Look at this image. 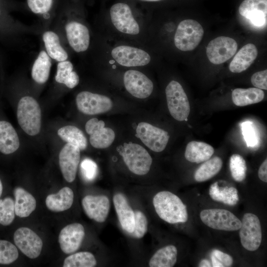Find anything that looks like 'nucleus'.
Segmentation results:
<instances>
[{"label": "nucleus", "mask_w": 267, "mask_h": 267, "mask_svg": "<svg viewBox=\"0 0 267 267\" xmlns=\"http://www.w3.org/2000/svg\"><path fill=\"white\" fill-rule=\"evenodd\" d=\"M239 12L254 27L264 28L267 21V0H244L239 7Z\"/></svg>", "instance_id": "19"}, {"label": "nucleus", "mask_w": 267, "mask_h": 267, "mask_svg": "<svg viewBox=\"0 0 267 267\" xmlns=\"http://www.w3.org/2000/svg\"><path fill=\"white\" fill-rule=\"evenodd\" d=\"M211 254L222 265L223 267H230L233 263V259L231 256L219 250H214Z\"/></svg>", "instance_id": "44"}, {"label": "nucleus", "mask_w": 267, "mask_h": 267, "mask_svg": "<svg viewBox=\"0 0 267 267\" xmlns=\"http://www.w3.org/2000/svg\"><path fill=\"white\" fill-rule=\"evenodd\" d=\"M70 45L76 52L86 51L89 44V33L87 27L77 22H70L65 26Z\"/></svg>", "instance_id": "21"}, {"label": "nucleus", "mask_w": 267, "mask_h": 267, "mask_svg": "<svg viewBox=\"0 0 267 267\" xmlns=\"http://www.w3.org/2000/svg\"><path fill=\"white\" fill-rule=\"evenodd\" d=\"M112 22L121 32L136 35L139 32V27L134 19L129 6L124 3H117L110 10Z\"/></svg>", "instance_id": "12"}, {"label": "nucleus", "mask_w": 267, "mask_h": 267, "mask_svg": "<svg viewBox=\"0 0 267 267\" xmlns=\"http://www.w3.org/2000/svg\"><path fill=\"white\" fill-rule=\"evenodd\" d=\"M237 49V44L233 39L221 36L209 43L206 47V54L211 63L220 64L231 58Z\"/></svg>", "instance_id": "10"}, {"label": "nucleus", "mask_w": 267, "mask_h": 267, "mask_svg": "<svg viewBox=\"0 0 267 267\" xmlns=\"http://www.w3.org/2000/svg\"><path fill=\"white\" fill-rule=\"evenodd\" d=\"M27 3L33 12L44 14L50 10L52 0H27Z\"/></svg>", "instance_id": "42"}, {"label": "nucleus", "mask_w": 267, "mask_h": 267, "mask_svg": "<svg viewBox=\"0 0 267 267\" xmlns=\"http://www.w3.org/2000/svg\"><path fill=\"white\" fill-rule=\"evenodd\" d=\"M73 69V65L70 61L65 60L59 62L57 66L55 81L64 84L69 88H75L79 83V77Z\"/></svg>", "instance_id": "32"}, {"label": "nucleus", "mask_w": 267, "mask_h": 267, "mask_svg": "<svg viewBox=\"0 0 267 267\" xmlns=\"http://www.w3.org/2000/svg\"><path fill=\"white\" fill-rule=\"evenodd\" d=\"M222 161L221 158L214 157L205 161L195 171L194 178L198 182L206 181L216 175L221 170Z\"/></svg>", "instance_id": "34"}, {"label": "nucleus", "mask_w": 267, "mask_h": 267, "mask_svg": "<svg viewBox=\"0 0 267 267\" xmlns=\"http://www.w3.org/2000/svg\"><path fill=\"white\" fill-rule=\"evenodd\" d=\"M229 168L231 176L235 181L241 182L245 178L247 167L242 156L237 154L231 155L229 161Z\"/></svg>", "instance_id": "37"}, {"label": "nucleus", "mask_w": 267, "mask_h": 267, "mask_svg": "<svg viewBox=\"0 0 267 267\" xmlns=\"http://www.w3.org/2000/svg\"><path fill=\"white\" fill-rule=\"evenodd\" d=\"M97 264L95 256L90 252L83 251L74 253L66 257L64 267H93Z\"/></svg>", "instance_id": "35"}, {"label": "nucleus", "mask_w": 267, "mask_h": 267, "mask_svg": "<svg viewBox=\"0 0 267 267\" xmlns=\"http://www.w3.org/2000/svg\"><path fill=\"white\" fill-rule=\"evenodd\" d=\"M241 128L248 147H256L259 142V134L253 123L249 121H244Z\"/></svg>", "instance_id": "39"}, {"label": "nucleus", "mask_w": 267, "mask_h": 267, "mask_svg": "<svg viewBox=\"0 0 267 267\" xmlns=\"http://www.w3.org/2000/svg\"><path fill=\"white\" fill-rule=\"evenodd\" d=\"M15 215L20 218L28 217L36 208L35 197L27 191L20 187L14 190Z\"/></svg>", "instance_id": "25"}, {"label": "nucleus", "mask_w": 267, "mask_h": 267, "mask_svg": "<svg viewBox=\"0 0 267 267\" xmlns=\"http://www.w3.org/2000/svg\"><path fill=\"white\" fill-rule=\"evenodd\" d=\"M259 178L264 182H267V159L263 162L258 171Z\"/></svg>", "instance_id": "45"}, {"label": "nucleus", "mask_w": 267, "mask_h": 267, "mask_svg": "<svg viewBox=\"0 0 267 267\" xmlns=\"http://www.w3.org/2000/svg\"><path fill=\"white\" fill-rule=\"evenodd\" d=\"M111 55L118 63L126 67L144 66L151 60L149 54L144 50L127 45L115 47Z\"/></svg>", "instance_id": "13"}, {"label": "nucleus", "mask_w": 267, "mask_h": 267, "mask_svg": "<svg viewBox=\"0 0 267 267\" xmlns=\"http://www.w3.org/2000/svg\"><path fill=\"white\" fill-rule=\"evenodd\" d=\"M153 204L158 216L168 223L185 222L188 220L186 206L177 195L171 192H158L153 198Z\"/></svg>", "instance_id": "1"}, {"label": "nucleus", "mask_w": 267, "mask_h": 267, "mask_svg": "<svg viewBox=\"0 0 267 267\" xmlns=\"http://www.w3.org/2000/svg\"><path fill=\"white\" fill-rule=\"evenodd\" d=\"M40 106L33 97L26 96L19 101L17 108L18 123L24 132L31 136L38 134L41 128Z\"/></svg>", "instance_id": "2"}, {"label": "nucleus", "mask_w": 267, "mask_h": 267, "mask_svg": "<svg viewBox=\"0 0 267 267\" xmlns=\"http://www.w3.org/2000/svg\"><path fill=\"white\" fill-rule=\"evenodd\" d=\"M200 217L205 225L215 229L236 231L241 225V221L236 216L224 209L203 210L200 212Z\"/></svg>", "instance_id": "6"}, {"label": "nucleus", "mask_w": 267, "mask_h": 267, "mask_svg": "<svg viewBox=\"0 0 267 267\" xmlns=\"http://www.w3.org/2000/svg\"><path fill=\"white\" fill-rule=\"evenodd\" d=\"M214 153V148L211 145L204 142L192 141L186 145L184 156L190 162L200 163L210 159Z\"/></svg>", "instance_id": "26"}, {"label": "nucleus", "mask_w": 267, "mask_h": 267, "mask_svg": "<svg viewBox=\"0 0 267 267\" xmlns=\"http://www.w3.org/2000/svg\"><path fill=\"white\" fill-rule=\"evenodd\" d=\"M113 202L122 228L127 232L131 234L134 228V211L123 193L115 194L113 197Z\"/></svg>", "instance_id": "20"}, {"label": "nucleus", "mask_w": 267, "mask_h": 267, "mask_svg": "<svg viewBox=\"0 0 267 267\" xmlns=\"http://www.w3.org/2000/svg\"><path fill=\"white\" fill-rule=\"evenodd\" d=\"M148 0V1H158L159 0Z\"/></svg>", "instance_id": "49"}, {"label": "nucleus", "mask_w": 267, "mask_h": 267, "mask_svg": "<svg viewBox=\"0 0 267 267\" xmlns=\"http://www.w3.org/2000/svg\"><path fill=\"white\" fill-rule=\"evenodd\" d=\"M267 70L257 72L251 77L252 85L261 89H267Z\"/></svg>", "instance_id": "43"}, {"label": "nucleus", "mask_w": 267, "mask_h": 267, "mask_svg": "<svg viewBox=\"0 0 267 267\" xmlns=\"http://www.w3.org/2000/svg\"><path fill=\"white\" fill-rule=\"evenodd\" d=\"M211 260L212 263V267H223L222 265L220 263L215 257L211 254Z\"/></svg>", "instance_id": "46"}, {"label": "nucleus", "mask_w": 267, "mask_h": 267, "mask_svg": "<svg viewBox=\"0 0 267 267\" xmlns=\"http://www.w3.org/2000/svg\"><path fill=\"white\" fill-rule=\"evenodd\" d=\"M203 35V28L198 22L186 19L178 24L174 36V43L180 50L191 51L198 45Z\"/></svg>", "instance_id": "4"}, {"label": "nucleus", "mask_w": 267, "mask_h": 267, "mask_svg": "<svg viewBox=\"0 0 267 267\" xmlns=\"http://www.w3.org/2000/svg\"><path fill=\"white\" fill-rule=\"evenodd\" d=\"M2 184L1 181V180L0 179V197L1 195L2 192Z\"/></svg>", "instance_id": "48"}, {"label": "nucleus", "mask_w": 267, "mask_h": 267, "mask_svg": "<svg viewBox=\"0 0 267 267\" xmlns=\"http://www.w3.org/2000/svg\"><path fill=\"white\" fill-rule=\"evenodd\" d=\"M14 201L10 197L0 199V224L10 225L15 218Z\"/></svg>", "instance_id": "36"}, {"label": "nucleus", "mask_w": 267, "mask_h": 267, "mask_svg": "<svg viewBox=\"0 0 267 267\" xmlns=\"http://www.w3.org/2000/svg\"><path fill=\"white\" fill-rule=\"evenodd\" d=\"M86 132L89 135L91 145L96 148H106L111 145L115 139L114 132L105 127V123L96 118L89 120L86 124Z\"/></svg>", "instance_id": "15"}, {"label": "nucleus", "mask_w": 267, "mask_h": 267, "mask_svg": "<svg viewBox=\"0 0 267 267\" xmlns=\"http://www.w3.org/2000/svg\"><path fill=\"white\" fill-rule=\"evenodd\" d=\"M59 137L67 143L78 147L80 150L85 149L88 145L87 139L83 132L74 126H66L57 131Z\"/></svg>", "instance_id": "31"}, {"label": "nucleus", "mask_w": 267, "mask_h": 267, "mask_svg": "<svg viewBox=\"0 0 267 267\" xmlns=\"http://www.w3.org/2000/svg\"><path fill=\"white\" fill-rule=\"evenodd\" d=\"M198 267H212L210 262L206 259H203L199 263Z\"/></svg>", "instance_id": "47"}, {"label": "nucleus", "mask_w": 267, "mask_h": 267, "mask_svg": "<svg viewBox=\"0 0 267 267\" xmlns=\"http://www.w3.org/2000/svg\"><path fill=\"white\" fill-rule=\"evenodd\" d=\"M80 161V149L77 146L66 143L59 154V164L64 179L68 182H73L76 177Z\"/></svg>", "instance_id": "18"}, {"label": "nucleus", "mask_w": 267, "mask_h": 267, "mask_svg": "<svg viewBox=\"0 0 267 267\" xmlns=\"http://www.w3.org/2000/svg\"><path fill=\"white\" fill-rule=\"evenodd\" d=\"M209 195L215 201L234 206L239 200L238 191L233 187L220 188L218 182L213 183L209 188Z\"/></svg>", "instance_id": "33"}, {"label": "nucleus", "mask_w": 267, "mask_h": 267, "mask_svg": "<svg viewBox=\"0 0 267 267\" xmlns=\"http://www.w3.org/2000/svg\"><path fill=\"white\" fill-rule=\"evenodd\" d=\"M117 151L124 163L133 173L143 176L150 171L152 159L148 151L141 145L132 142L124 143Z\"/></svg>", "instance_id": "3"}, {"label": "nucleus", "mask_w": 267, "mask_h": 267, "mask_svg": "<svg viewBox=\"0 0 267 267\" xmlns=\"http://www.w3.org/2000/svg\"><path fill=\"white\" fill-rule=\"evenodd\" d=\"M17 132L7 121L0 120V152L4 154L15 152L19 147Z\"/></svg>", "instance_id": "23"}, {"label": "nucleus", "mask_w": 267, "mask_h": 267, "mask_svg": "<svg viewBox=\"0 0 267 267\" xmlns=\"http://www.w3.org/2000/svg\"><path fill=\"white\" fill-rule=\"evenodd\" d=\"M76 102L81 112L90 115L107 112L113 106V102L108 97L87 91L79 93Z\"/></svg>", "instance_id": "8"}, {"label": "nucleus", "mask_w": 267, "mask_h": 267, "mask_svg": "<svg viewBox=\"0 0 267 267\" xmlns=\"http://www.w3.org/2000/svg\"><path fill=\"white\" fill-rule=\"evenodd\" d=\"M13 240L20 250L30 259L38 258L43 248V241L31 229L26 227L18 228L14 232Z\"/></svg>", "instance_id": "11"}, {"label": "nucleus", "mask_w": 267, "mask_h": 267, "mask_svg": "<svg viewBox=\"0 0 267 267\" xmlns=\"http://www.w3.org/2000/svg\"><path fill=\"white\" fill-rule=\"evenodd\" d=\"M85 235V228L80 223L75 222L65 226L58 236L61 250L67 254L75 252L80 247Z\"/></svg>", "instance_id": "16"}, {"label": "nucleus", "mask_w": 267, "mask_h": 267, "mask_svg": "<svg viewBox=\"0 0 267 267\" xmlns=\"http://www.w3.org/2000/svg\"><path fill=\"white\" fill-rule=\"evenodd\" d=\"M258 56V49L252 44L244 45L236 53L229 65V69L235 73L247 70Z\"/></svg>", "instance_id": "22"}, {"label": "nucleus", "mask_w": 267, "mask_h": 267, "mask_svg": "<svg viewBox=\"0 0 267 267\" xmlns=\"http://www.w3.org/2000/svg\"><path fill=\"white\" fill-rule=\"evenodd\" d=\"M166 95L171 116L178 121L186 120L190 113V104L181 85L172 81L166 88Z\"/></svg>", "instance_id": "5"}, {"label": "nucleus", "mask_w": 267, "mask_h": 267, "mask_svg": "<svg viewBox=\"0 0 267 267\" xmlns=\"http://www.w3.org/2000/svg\"><path fill=\"white\" fill-rule=\"evenodd\" d=\"M124 83L127 90L138 98L148 97L153 89L152 82L144 74L136 70L126 71L124 76Z\"/></svg>", "instance_id": "14"}, {"label": "nucleus", "mask_w": 267, "mask_h": 267, "mask_svg": "<svg viewBox=\"0 0 267 267\" xmlns=\"http://www.w3.org/2000/svg\"><path fill=\"white\" fill-rule=\"evenodd\" d=\"M136 136L150 149L160 152L163 151L168 142V133L148 123H139L136 129Z\"/></svg>", "instance_id": "9"}, {"label": "nucleus", "mask_w": 267, "mask_h": 267, "mask_svg": "<svg viewBox=\"0 0 267 267\" xmlns=\"http://www.w3.org/2000/svg\"><path fill=\"white\" fill-rule=\"evenodd\" d=\"M43 39L49 56L57 61L66 60L68 54L62 47L58 35L53 32L46 31L43 36Z\"/></svg>", "instance_id": "30"}, {"label": "nucleus", "mask_w": 267, "mask_h": 267, "mask_svg": "<svg viewBox=\"0 0 267 267\" xmlns=\"http://www.w3.org/2000/svg\"><path fill=\"white\" fill-rule=\"evenodd\" d=\"M135 225L132 234L136 238H142L148 229V221L145 214L139 210L134 211Z\"/></svg>", "instance_id": "40"}, {"label": "nucleus", "mask_w": 267, "mask_h": 267, "mask_svg": "<svg viewBox=\"0 0 267 267\" xmlns=\"http://www.w3.org/2000/svg\"><path fill=\"white\" fill-rule=\"evenodd\" d=\"M97 166L90 159H84L81 164V170L83 177L88 181L93 180L97 174Z\"/></svg>", "instance_id": "41"}, {"label": "nucleus", "mask_w": 267, "mask_h": 267, "mask_svg": "<svg viewBox=\"0 0 267 267\" xmlns=\"http://www.w3.org/2000/svg\"><path fill=\"white\" fill-rule=\"evenodd\" d=\"M17 248L7 240H0V264H10L18 257Z\"/></svg>", "instance_id": "38"}, {"label": "nucleus", "mask_w": 267, "mask_h": 267, "mask_svg": "<svg viewBox=\"0 0 267 267\" xmlns=\"http://www.w3.org/2000/svg\"><path fill=\"white\" fill-rule=\"evenodd\" d=\"M239 229V237L242 246L250 251L257 250L262 239L261 225L258 217L252 213L245 214Z\"/></svg>", "instance_id": "7"}, {"label": "nucleus", "mask_w": 267, "mask_h": 267, "mask_svg": "<svg viewBox=\"0 0 267 267\" xmlns=\"http://www.w3.org/2000/svg\"><path fill=\"white\" fill-rule=\"evenodd\" d=\"M178 250L176 246L169 245L158 250L150 258V267H172L177 261Z\"/></svg>", "instance_id": "28"}, {"label": "nucleus", "mask_w": 267, "mask_h": 267, "mask_svg": "<svg viewBox=\"0 0 267 267\" xmlns=\"http://www.w3.org/2000/svg\"><path fill=\"white\" fill-rule=\"evenodd\" d=\"M74 195L71 188L64 187L57 193L48 195L45 199V205L52 212H60L66 211L72 206Z\"/></svg>", "instance_id": "24"}, {"label": "nucleus", "mask_w": 267, "mask_h": 267, "mask_svg": "<svg viewBox=\"0 0 267 267\" xmlns=\"http://www.w3.org/2000/svg\"><path fill=\"white\" fill-rule=\"evenodd\" d=\"M84 211L90 219L98 222H104L110 209L108 197L104 195H88L82 200Z\"/></svg>", "instance_id": "17"}, {"label": "nucleus", "mask_w": 267, "mask_h": 267, "mask_svg": "<svg viewBox=\"0 0 267 267\" xmlns=\"http://www.w3.org/2000/svg\"><path fill=\"white\" fill-rule=\"evenodd\" d=\"M264 97V91L257 88H237L234 89L232 92V101L238 106H245L259 103L263 100Z\"/></svg>", "instance_id": "27"}, {"label": "nucleus", "mask_w": 267, "mask_h": 267, "mask_svg": "<svg viewBox=\"0 0 267 267\" xmlns=\"http://www.w3.org/2000/svg\"><path fill=\"white\" fill-rule=\"evenodd\" d=\"M51 66V62L49 55L45 51L42 50L32 68L33 79L39 84L45 83L49 78Z\"/></svg>", "instance_id": "29"}]
</instances>
